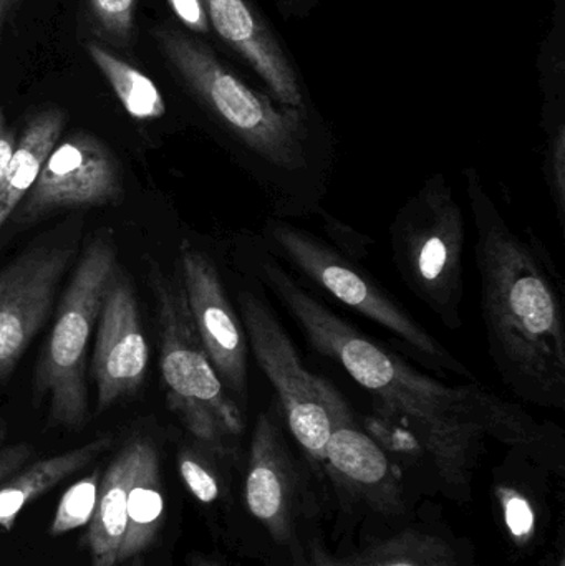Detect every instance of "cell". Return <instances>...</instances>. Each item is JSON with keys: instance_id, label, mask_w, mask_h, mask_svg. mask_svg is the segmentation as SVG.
Segmentation results:
<instances>
[{"instance_id": "1", "label": "cell", "mask_w": 565, "mask_h": 566, "mask_svg": "<svg viewBox=\"0 0 565 566\" xmlns=\"http://www.w3.org/2000/svg\"><path fill=\"white\" fill-rule=\"evenodd\" d=\"M244 262L245 271L284 306L311 348L372 396L375 416L410 432L447 484L470 485L486 438L513 446L543 438V428L530 412L478 379L444 385L355 328L305 289L258 234L245 248Z\"/></svg>"}, {"instance_id": "2", "label": "cell", "mask_w": 565, "mask_h": 566, "mask_svg": "<svg viewBox=\"0 0 565 566\" xmlns=\"http://www.w3.org/2000/svg\"><path fill=\"white\" fill-rule=\"evenodd\" d=\"M155 39L169 69L268 199L272 218L317 216L335 165L334 133L318 108L282 105L188 30L166 23Z\"/></svg>"}, {"instance_id": "3", "label": "cell", "mask_w": 565, "mask_h": 566, "mask_svg": "<svg viewBox=\"0 0 565 566\" xmlns=\"http://www.w3.org/2000/svg\"><path fill=\"white\" fill-rule=\"evenodd\" d=\"M473 218L488 353L521 401L565 406L564 282L540 235L511 226L474 166L463 171Z\"/></svg>"}, {"instance_id": "4", "label": "cell", "mask_w": 565, "mask_h": 566, "mask_svg": "<svg viewBox=\"0 0 565 566\" xmlns=\"http://www.w3.org/2000/svg\"><path fill=\"white\" fill-rule=\"evenodd\" d=\"M258 235L279 261L287 262L305 281L390 333L411 358L441 375L477 381L473 371L375 281L360 262L345 258L317 235L285 219L271 216Z\"/></svg>"}, {"instance_id": "5", "label": "cell", "mask_w": 565, "mask_h": 566, "mask_svg": "<svg viewBox=\"0 0 565 566\" xmlns=\"http://www.w3.org/2000/svg\"><path fill=\"white\" fill-rule=\"evenodd\" d=\"M463 208L443 172L404 202L390 226L391 261L404 285L451 332L463 326Z\"/></svg>"}, {"instance_id": "6", "label": "cell", "mask_w": 565, "mask_h": 566, "mask_svg": "<svg viewBox=\"0 0 565 566\" xmlns=\"http://www.w3.org/2000/svg\"><path fill=\"white\" fill-rule=\"evenodd\" d=\"M153 290L168 408L202 448L232 454V441L244 431V412L229 398L199 338L181 275L171 277L156 269Z\"/></svg>"}, {"instance_id": "7", "label": "cell", "mask_w": 565, "mask_h": 566, "mask_svg": "<svg viewBox=\"0 0 565 566\" xmlns=\"http://www.w3.org/2000/svg\"><path fill=\"white\" fill-rule=\"evenodd\" d=\"M116 268L112 238H96L83 252L60 300L35 375V391L49 399L52 424L79 429L88 418L86 353Z\"/></svg>"}, {"instance_id": "8", "label": "cell", "mask_w": 565, "mask_h": 566, "mask_svg": "<svg viewBox=\"0 0 565 566\" xmlns=\"http://www.w3.org/2000/svg\"><path fill=\"white\" fill-rule=\"evenodd\" d=\"M234 302L248 335L249 352L274 388L284 424L312 468L324 472L331 418L317 389V375L305 368L287 329L272 308L269 293L248 271L244 277H239Z\"/></svg>"}, {"instance_id": "9", "label": "cell", "mask_w": 565, "mask_h": 566, "mask_svg": "<svg viewBox=\"0 0 565 566\" xmlns=\"http://www.w3.org/2000/svg\"><path fill=\"white\" fill-rule=\"evenodd\" d=\"M179 275L199 338L229 398L244 412L249 401V342L224 279L208 252L182 241Z\"/></svg>"}, {"instance_id": "10", "label": "cell", "mask_w": 565, "mask_h": 566, "mask_svg": "<svg viewBox=\"0 0 565 566\" xmlns=\"http://www.w3.org/2000/svg\"><path fill=\"white\" fill-rule=\"evenodd\" d=\"M317 389L331 418L324 472L345 494L381 514L404 511L400 472L385 449L362 428L337 386L317 375Z\"/></svg>"}, {"instance_id": "11", "label": "cell", "mask_w": 565, "mask_h": 566, "mask_svg": "<svg viewBox=\"0 0 565 566\" xmlns=\"http://www.w3.org/2000/svg\"><path fill=\"white\" fill-rule=\"evenodd\" d=\"M123 198V178L112 149L85 132L60 138L35 185L20 202V221L59 209L102 208Z\"/></svg>"}, {"instance_id": "12", "label": "cell", "mask_w": 565, "mask_h": 566, "mask_svg": "<svg viewBox=\"0 0 565 566\" xmlns=\"http://www.w3.org/2000/svg\"><path fill=\"white\" fill-rule=\"evenodd\" d=\"M209 29L255 76L272 98L294 108H317L304 75L255 0H202Z\"/></svg>"}, {"instance_id": "13", "label": "cell", "mask_w": 565, "mask_h": 566, "mask_svg": "<svg viewBox=\"0 0 565 566\" xmlns=\"http://www.w3.org/2000/svg\"><path fill=\"white\" fill-rule=\"evenodd\" d=\"M73 254L70 244L36 245L0 271V381L45 325Z\"/></svg>"}, {"instance_id": "14", "label": "cell", "mask_w": 565, "mask_h": 566, "mask_svg": "<svg viewBox=\"0 0 565 566\" xmlns=\"http://www.w3.org/2000/svg\"><path fill=\"white\" fill-rule=\"evenodd\" d=\"M149 346L132 282L116 268L108 283L98 323L92 376L98 411H108L138 391L148 371Z\"/></svg>"}, {"instance_id": "15", "label": "cell", "mask_w": 565, "mask_h": 566, "mask_svg": "<svg viewBox=\"0 0 565 566\" xmlns=\"http://www.w3.org/2000/svg\"><path fill=\"white\" fill-rule=\"evenodd\" d=\"M281 409L269 405L255 418L249 449L244 495L249 512L279 544L292 537L295 505V468L282 432Z\"/></svg>"}, {"instance_id": "16", "label": "cell", "mask_w": 565, "mask_h": 566, "mask_svg": "<svg viewBox=\"0 0 565 566\" xmlns=\"http://www.w3.org/2000/svg\"><path fill=\"white\" fill-rule=\"evenodd\" d=\"M146 438H135L115 455L100 481L95 514L86 525L83 544L92 566H118V554L126 531V505L138 475Z\"/></svg>"}, {"instance_id": "17", "label": "cell", "mask_w": 565, "mask_h": 566, "mask_svg": "<svg viewBox=\"0 0 565 566\" xmlns=\"http://www.w3.org/2000/svg\"><path fill=\"white\" fill-rule=\"evenodd\" d=\"M112 446V438L95 439L72 451L27 465L0 484V528L10 532L27 505L85 469Z\"/></svg>"}, {"instance_id": "18", "label": "cell", "mask_w": 565, "mask_h": 566, "mask_svg": "<svg viewBox=\"0 0 565 566\" xmlns=\"http://www.w3.org/2000/svg\"><path fill=\"white\" fill-rule=\"evenodd\" d=\"M65 123V112L60 108L42 109L27 123L0 186V229L35 185L46 158L62 138Z\"/></svg>"}, {"instance_id": "19", "label": "cell", "mask_w": 565, "mask_h": 566, "mask_svg": "<svg viewBox=\"0 0 565 566\" xmlns=\"http://www.w3.org/2000/svg\"><path fill=\"white\" fill-rule=\"evenodd\" d=\"M295 566H461L453 548L438 537L405 532L348 557H335L311 544Z\"/></svg>"}, {"instance_id": "20", "label": "cell", "mask_w": 565, "mask_h": 566, "mask_svg": "<svg viewBox=\"0 0 565 566\" xmlns=\"http://www.w3.org/2000/svg\"><path fill=\"white\" fill-rule=\"evenodd\" d=\"M165 521L161 464L156 446L146 441L138 475L126 505V531L118 554V566L142 557L158 541Z\"/></svg>"}, {"instance_id": "21", "label": "cell", "mask_w": 565, "mask_h": 566, "mask_svg": "<svg viewBox=\"0 0 565 566\" xmlns=\"http://www.w3.org/2000/svg\"><path fill=\"white\" fill-rule=\"evenodd\" d=\"M86 52L132 118L151 122L166 115L165 96L148 75L98 43H88Z\"/></svg>"}, {"instance_id": "22", "label": "cell", "mask_w": 565, "mask_h": 566, "mask_svg": "<svg viewBox=\"0 0 565 566\" xmlns=\"http://www.w3.org/2000/svg\"><path fill=\"white\" fill-rule=\"evenodd\" d=\"M565 0L554 3L550 32L541 43L540 85L543 92L541 122L565 119Z\"/></svg>"}, {"instance_id": "23", "label": "cell", "mask_w": 565, "mask_h": 566, "mask_svg": "<svg viewBox=\"0 0 565 566\" xmlns=\"http://www.w3.org/2000/svg\"><path fill=\"white\" fill-rule=\"evenodd\" d=\"M100 481L102 472L95 471L70 485L69 491L60 499L55 517L50 525L52 537H60L90 524L98 501Z\"/></svg>"}, {"instance_id": "24", "label": "cell", "mask_w": 565, "mask_h": 566, "mask_svg": "<svg viewBox=\"0 0 565 566\" xmlns=\"http://www.w3.org/2000/svg\"><path fill=\"white\" fill-rule=\"evenodd\" d=\"M179 475L188 491L201 504H215L221 495V481L211 462L192 449H182L178 455Z\"/></svg>"}, {"instance_id": "25", "label": "cell", "mask_w": 565, "mask_h": 566, "mask_svg": "<svg viewBox=\"0 0 565 566\" xmlns=\"http://www.w3.org/2000/svg\"><path fill=\"white\" fill-rule=\"evenodd\" d=\"M88 7L103 35L115 43L132 40L138 0H88Z\"/></svg>"}, {"instance_id": "26", "label": "cell", "mask_w": 565, "mask_h": 566, "mask_svg": "<svg viewBox=\"0 0 565 566\" xmlns=\"http://www.w3.org/2000/svg\"><path fill=\"white\" fill-rule=\"evenodd\" d=\"M496 495L511 538L521 547L530 544L536 534V512L530 499L510 485H498Z\"/></svg>"}, {"instance_id": "27", "label": "cell", "mask_w": 565, "mask_h": 566, "mask_svg": "<svg viewBox=\"0 0 565 566\" xmlns=\"http://www.w3.org/2000/svg\"><path fill=\"white\" fill-rule=\"evenodd\" d=\"M317 216L322 226H324L325 235H327L328 242L335 251L355 262H362L370 255L374 241L367 234L338 221L334 214L325 211L324 208L318 209Z\"/></svg>"}, {"instance_id": "28", "label": "cell", "mask_w": 565, "mask_h": 566, "mask_svg": "<svg viewBox=\"0 0 565 566\" xmlns=\"http://www.w3.org/2000/svg\"><path fill=\"white\" fill-rule=\"evenodd\" d=\"M178 22L192 35H209L208 15L202 0H166Z\"/></svg>"}, {"instance_id": "29", "label": "cell", "mask_w": 565, "mask_h": 566, "mask_svg": "<svg viewBox=\"0 0 565 566\" xmlns=\"http://www.w3.org/2000/svg\"><path fill=\"white\" fill-rule=\"evenodd\" d=\"M32 454L33 449L27 444L10 446L0 451V484L12 478L20 469L25 468Z\"/></svg>"}, {"instance_id": "30", "label": "cell", "mask_w": 565, "mask_h": 566, "mask_svg": "<svg viewBox=\"0 0 565 566\" xmlns=\"http://www.w3.org/2000/svg\"><path fill=\"white\" fill-rule=\"evenodd\" d=\"M15 132L7 122L6 112L0 106V186H2L3 176H6L7 168H9L13 151H15Z\"/></svg>"}, {"instance_id": "31", "label": "cell", "mask_w": 565, "mask_h": 566, "mask_svg": "<svg viewBox=\"0 0 565 566\" xmlns=\"http://www.w3.org/2000/svg\"><path fill=\"white\" fill-rule=\"evenodd\" d=\"M321 2L322 0H272L275 9L285 20L307 19Z\"/></svg>"}, {"instance_id": "32", "label": "cell", "mask_w": 565, "mask_h": 566, "mask_svg": "<svg viewBox=\"0 0 565 566\" xmlns=\"http://www.w3.org/2000/svg\"><path fill=\"white\" fill-rule=\"evenodd\" d=\"M19 0H0V35H2L3 29H6L7 20L12 15L13 9H15Z\"/></svg>"}, {"instance_id": "33", "label": "cell", "mask_w": 565, "mask_h": 566, "mask_svg": "<svg viewBox=\"0 0 565 566\" xmlns=\"http://www.w3.org/2000/svg\"><path fill=\"white\" fill-rule=\"evenodd\" d=\"M192 566H218L216 564H212V562L206 560V558H195L192 560Z\"/></svg>"}, {"instance_id": "34", "label": "cell", "mask_w": 565, "mask_h": 566, "mask_svg": "<svg viewBox=\"0 0 565 566\" xmlns=\"http://www.w3.org/2000/svg\"><path fill=\"white\" fill-rule=\"evenodd\" d=\"M123 565H126V566H146L145 565V560H143L142 557L132 558V560H128V562H126V564H123Z\"/></svg>"}, {"instance_id": "35", "label": "cell", "mask_w": 565, "mask_h": 566, "mask_svg": "<svg viewBox=\"0 0 565 566\" xmlns=\"http://www.w3.org/2000/svg\"><path fill=\"white\" fill-rule=\"evenodd\" d=\"M559 566H564L563 562H561V565Z\"/></svg>"}]
</instances>
